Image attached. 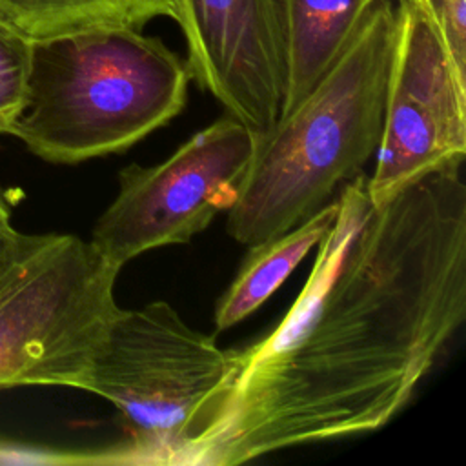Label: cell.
I'll use <instances>...</instances> for the list:
<instances>
[{"mask_svg":"<svg viewBox=\"0 0 466 466\" xmlns=\"http://www.w3.org/2000/svg\"><path fill=\"white\" fill-rule=\"evenodd\" d=\"M397 38L373 175L371 206L466 155V80L420 0H397Z\"/></svg>","mask_w":466,"mask_h":466,"instance_id":"52a82bcc","label":"cell"},{"mask_svg":"<svg viewBox=\"0 0 466 466\" xmlns=\"http://www.w3.org/2000/svg\"><path fill=\"white\" fill-rule=\"evenodd\" d=\"M24 233H20L11 222V211L5 200L0 197V275L16 255Z\"/></svg>","mask_w":466,"mask_h":466,"instance_id":"5bb4252c","label":"cell"},{"mask_svg":"<svg viewBox=\"0 0 466 466\" xmlns=\"http://www.w3.org/2000/svg\"><path fill=\"white\" fill-rule=\"evenodd\" d=\"M379 2L284 0L288 89L282 115L319 84Z\"/></svg>","mask_w":466,"mask_h":466,"instance_id":"9c48e42d","label":"cell"},{"mask_svg":"<svg viewBox=\"0 0 466 466\" xmlns=\"http://www.w3.org/2000/svg\"><path fill=\"white\" fill-rule=\"evenodd\" d=\"M464 160L371 206L348 180L311 273L244 350L175 466H233L386 426L466 315Z\"/></svg>","mask_w":466,"mask_h":466,"instance_id":"6da1fadb","label":"cell"},{"mask_svg":"<svg viewBox=\"0 0 466 466\" xmlns=\"http://www.w3.org/2000/svg\"><path fill=\"white\" fill-rule=\"evenodd\" d=\"M191 80L255 135L282 115L288 89L284 0H177Z\"/></svg>","mask_w":466,"mask_h":466,"instance_id":"ba28073f","label":"cell"},{"mask_svg":"<svg viewBox=\"0 0 466 466\" xmlns=\"http://www.w3.org/2000/svg\"><path fill=\"white\" fill-rule=\"evenodd\" d=\"M177 0H0V18L31 42L100 29H142L177 20Z\"/></svg>","mask_w":466,"mask_h":466,"instance_id":"8fae6325","label":"cell"},{"mask_svg":"<svg viewBox=\"0 0 466 466\" xmlns=\"http://www.w3.org/2000/svg\"><path fill=\"white\" fill-rule=\"evenodd\" d=\"M189 80L186 60L142 29L35 40L9 135L53 164L122 153L184 109Z\"/></svg>","mask_w":466,"mask_h":466,"instance_id":"3957f363","label":"cell"},{"mask_svg":"<svg viewBox=\"0 0 466 466\" xmlns=\"http://www.w3.org/2000/svg\"><path fill=\"white\" fill-rule=\"evenodd\" d=\"M255 140L226 113L160 164L126 166L89 242L118 268L146 251L189 242L235 202Z\"/></svg>","mask_w":466,"mask_h":466,"instance_id":"8992f818","label":"cell"},{"mask_svg":"<svg viewBox=\"0 0 466 466\" xmlns=\"http://www.w3.org/2000/svg\"><path fill=\"white\" fill-rule=\"evenodd\" d=\"M461 78L466 80V0H420Z\"/></svg>","mask_w":466,"mask_h":466,"instance_id":"4fadbf2b","label":"cell"},{"mask_svg":"<svg viewBox=\"0 0 466 466\" xmlns=\"http://www.w3.org/2000/svg\"><path fill=\"white\" fill-rule=\"evenodd\" d=\"M229 373L231 350L189 328L166 300H155L118 308L86 391L107 399L126 420L129 441L115 448L120 462L175 466Z\"/></svg>","mask_w":466,"mask_h":466,"instance_id":"5b68a950","label":"cell"},{"mask_svg":"<svg viewBox=\"0 0 466 466\" xmlns=\"http://www.w3.org/2000/svg\"><path fill=\"white\" fill-rule=\"evenodd\" d=\"M337 200L328 202L295 228L249 248L235 279L215 308V328L229 329L257 311L302 258L322 240L337 217Z\"/></svg>","mask_w":466,"mask_h":466,"instance_id":"30bf717a","label":"cell"},{"mask_svg":"<svg viewBox=\"0 0 466 466\" xmlns=\"http://www.w3.org/2000/svg\"><path fill=\"white\" fill-rule=\"evenodd\" d=\"M120 269L75 235L24 233L0 275V390L27 384L87 390L118 311Z\"/></svg>","mask_w":466,"mask_h":466,"instance_id":"277c9868","label":"cell"},{"mask_svg":"<svg viewBox=\"0 0 466 466\" xmlns=\"http://www.w3.org/2000/svg\"><path fill=\"white\" fill-rule=\"evenodd\" d=\"M31 40L0 18V135L9 133L25 96Z\"/></svg>","mask_w":466,"mask_h":466,"instance_id":"7c38bea8","label":"cell"},{"mask_svg":"<svg viewBox=\"0 0 466 466\" xmlns=\"http://www.w3.org/2000/svg\"><path fill=\"white\" fill-rule=\"evenodd\" d=\"M397 38V7L380 0L319 84L255 151L228 209V233L253 246L324 208L377 153Z\"/></svg>","mask_w":466,"mask_h":466,"instance_id":"7a4b0ae2","label":"cell"}]
</instances>
